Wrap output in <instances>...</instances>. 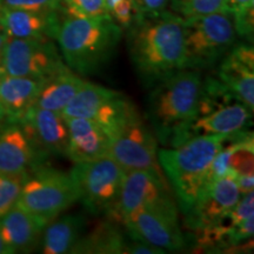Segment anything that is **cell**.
Instances as JSON below:
<instances>
[{
  "instance_id": "74e56055",
  "label": "cell",
  "mask_w": 254,
  "mask_h": 254,
  "mask_svg": "<svg viewBox=\"0 0 254 254\" xmlns=\"http://www.w3.org/2000/svg\"><path fill=\"white\" fill-rule=\"evenodd\" d=\"M5 119H6V116H5L4 111H2L1 107H0V126L2 125V123H4Z\"/></svg>"
},
{
  "instance_id": "ba28073f",
  "label": "cell",
  "mask_w": 254,
  "mask_h": 254,
  "mask_svg": "<svg viewBox=\"0 0 254 254\" xmlns=\"http://www.w3.org/2000/svg\"><path fill=\"white\" fill-rule=\"evenodd\" d=\"M79 200L91 213L110 212L118 198L125 171L110 155L74 163L69 172Z\"/></svg>"
},
{
  "instance_id": "836d02e7",
  "label": "cell",
  "mask_w": 254,
  "mask_h": 254,
  "mask_svg": "<svg viewBox=\"0 0 254 254\" xmlns=\"http://www.w3.org/2000/svg\"><path fill=\"white\" fill-rule=\"evenodd\" d=\"M234 178H236L238 189H239L241 195L253 192L254 174H250V176H238Z\"/></svg>"
},
{
  "instance_id": "7402d4cb",
  "label": "cell",
  "mask_w": 254,
  "mask_h": 254,
  "mask_svg": "<svg viewBox=\"0 0 254 254\" xmlns=\"http://www.w3.org/2000/svg\"><path fill=\"white\" fill-rule=\"evenodd\" d=\"M84 81L80 75L65 65L44 79L33 106L62 113Z\"/></svg>"
},
{
  "instance_id": "8fae6325",
  "label": "cell",
  "mask_w": 254,
  "mask_h": 254,
  "mask_svg": "<svg viewBox=\"0 0 254 254\" xmlns=\"http://www.w3.org/2000/svg\"><path fill=\"white\" fill-rule=\"evenodd\" d=\"M124 225L129 237L144 240L164 252H177L185 247L186 240L178 222L176 204L140 208Z\"/></svg>"
},
{
  "instance_id": "5bb4252c",
  "label": "cell",
  "mask_w": 254,
  "mask_h": 254,
  "mask_svg": "<svg viewBox=\"0 0 254 254\" xmlns=\"http://www.w3.org/2000/svg\"><path fill=\"white\" fill-rule=\"evenodd\" d=\"M19 123L38 153L66 155L68 129L62 113L32 106Z\"/></svg>"
},
{
  "instance_id": "1f68e13d",
  "label": "cell",
  "mask_w": 254,
  "mask_h": 254,
  "mask_svg": "<svg viewBox=\"0 0 254 254\" xmlns=\"http://www.w3.org/2000/svg\"><path fill=\"white\" fill-rule=\"evenodd\" d=\"M111 18L124 30L132 26V24L140 17L133 0H120L109 12Z\"/></svg>"
},
{
  "instance_id": "8d00e7d4",
  "label": "cell",
  "mask_w": 254,
  "mask_h": 254,
  "mask_svg": "<svg viewBox=\"0 0 254 254\" xmlns=\"http://www.w3.org/2000/svg\"><path fill=\"white\" fill-rule=\"evenodd\" d=\"M120 0H105V4H106V9H107V13L112 9L114 6H116Z\"/></svg>"
},
{
  "instance_id": "7a4b0ae2",
  "label": "cell",
  "mask_w": 254,
  "mask_h": 254,
  "mask_svg": "<svg viewBox=\"0 0 254 254\" xmlns=\"http://www.w3.org/2000/svg\"><path fill=\"white\" fill-rule=\"evenodd\" d=\"M123 28L110 14L74 17L62 9L53 39L58 43L65 65L79 75L93 74L116 52Z\"/></svg>"
},
{
  "instance_id": "5b68a950",
  "label": "cell",
  "mask_w": 254,
  "mask_h": 254,
  "mask_svg": "<svg viewBox=\"0 0 254 254\" xmlns=\"http://www.w3.org/2000/svg\"><path fill=\"white\" fill-rule=\"evenodd\" d=\"M237 32L230 11L184 18L185 68L213 66L234 46Z\"/></svg>"
},
{
  "instance_id": "44dd1931",
  "label": "cell",
  "mask_w": 254,
  "mask_h": 254,
  "mask_svg": "<svg viewBox=\"0 0 254 254\" xmlns=\"http://www.w3.org/2000/svg\"><path fill=\"white\" fill-rule=\"evenodd\" d=\"M45 78L2 75L0 80V107L6 119L19 123L33 106Z\"/></svg>"
},
{
  "instance_id": "52a82bcc",
  "label": "cell",
  "mask_w": 254,
  "mask_h": 254,
  "mask_svg": "<svg viewBox=\"0 0 254 254\" xmlns=\"http://www.w3.org/2000/svg\"><path fill=\"white\" fill-rule=\"evenodd\" d=\"M62 114L64 118L92 120L111 139L127 122L134 118L136 111L119 92L85 80Z\"/></svg>"
},
{
  "instance_id": "3957f363",
  "label": "cell",
  "mask_w": 254,
  "mask_h": 254,
  "mask_svg": "<svg viewBox=\"0 0 254 254\" xmlns=\"http://www.w3.org/2000/svg\"><path fill=\"white\" fill-rule=\"evenodd\" d=\"M230 135H194L174 148L158 150L159 165L166 174L184 214L190 213L211 184L212 161Z\"/></svg>"
},
{
  "instance_id": "d4e9b609",
  "label": "cell",
  "mask_w": 254,
  "mask_h": 254,
  "mask_svg": "<svg viewBox=\"0 0 254 254\" xmlns=\"http://www.w3.org/2000/svg\"><path fill=\"white\" fill-rule=\"evenodd\" d=\"M230 174L233 177L254 173V139L252 132H238L232 142Z\"/></svg>"
},
{
  "instance_id": "603a6c76",
  "label": "cell",
  "mask_w": 254,
  "mask_h": 254,
  "mask_svg": "<svg viewBox=\"0 0 254 254\" xmlns=\"http://www.w3.org/2000/svg\"><path fill=\"white\" fill-rule=\"evenodd\" d=\"M85 228V219L78 214H66L52 219L44 228L43 253H71L80 240Z\"/></svg>"
},
{
  "instance_id": "6da1fadb",
  "label": "cell",
  "mask_w": 254,
  "mask_h": 254,
  "mask_svg": "<svg viewBox=\"0 0 254 254\" xmlns=\"http://www.w3.org/2000/svg\"><path fill=\"white\" fill-rule=\"evenodd\" d=\"M128 31L132 63L146 82H159L185 68L184 18L172 11L140 15Z\"/></svg>"
},
{
  "instance_id": "ac0fdd59",
  "label": "cell",
  "mask_w": 254,
  "mask_h": 254,
  "mask_svg": "<svg viewBox=\"0 0 254 254\" xmlns=\"http://www.w3.org/2000/svg\"><path fill=\"white\" fill-rule=\"evenodd\" d=\"M60 12L39 13L0 6V27L9 38L52 39L58 25Z\"/></svg>"
},
{
  "instance_id": "8992f818",
  "label": "cell",
  "mask_w": 254,
  "mask_h": 254,
  "mask_svg": "<svg viewBox=\"0 0 254 254\" xmlns=\"http://www.w3.org/2000/svg\"><path fill=\"white\" fill-rule=\"evenodd\" d=\"M77 201L78 190L71 174L41 167L27 177L15 205L50 222Z\"/></svg>"
},
{
  "instance_id": "d6986e66",
  "label": "cell",
  "mask_w": 254,
  "mask_h": 254,
  "mask_svg": "<svg viewBox=\"0 0 254 254\" xmlns=\"http://www.w3.org/2000/svg\"><path fill=\"white\" fill-rule=\"evenodd\" d=\"M47 224L15 205L0 217V236L11 253L28 252L37 245Z\"/></svg>"
},
{
  "instance_id": "d6a6232c",
  "label": "cell",
  "mask_w": 254,
  "mask_h": 254,
  "mask_svg": "<svg viewBox=\"0 0 254 254\" xmlns=\"http://www.w3.org/2000/svg\"><path fill=\"white\" fill-rule=\"evenodd\" d=\"M138 13L142 17L157 15L166 11L170 0H133Z\"/></svg>"
},
{
  "instance_id": "30bf717a",
  "label": "cell",
  "mask_w": 254,
  "mask_h": 254,
  "mask_svg": "<svg viewBox=\"0 0 254 254\" xmlns=\"http://www.w3.org/2000/svg\"><path fill=\"white\" fill-rule=\"evenodd\" d=\"M107 155L125 172L148 170L160 173L155 136L138 114L110 139Z\"/></svg>"
},
{
  "instance_id": "277c9868",
  "label": "cell",
  "mask_w": 254,
  "mask_h": 254,
  "mask_svg": "<svg viewBox=\"0 0 254 254\" xmlns=\"http://www.w3.org/2000/svg\"><path fill=\"white\" fill-rule=\"evenodd\" d=\"M202 78L199 71L183 68L159 81L150 95V117L159 138L170 136L174 146L189 139V128L198 116Z\"/></svg>"
},
{
  "instance_id": "ffe728a7",
  "label": "cell",
  "mask_w": 254,
  "mask_h": 254,
  "mask_svg": "<svg viewBox=\"0 0 254 254\" xmlns=\"http://www.w3.org/2000/svg\"><path fill=\"white\" fill-rule=\"evenodd\" d=\"M252 112L240 101L222 105L207 114L196 117L189 128V138L192 134H234L247 126L252 118Z\"/></svg>"
},
{
  "instance_id": "d590c367",
  "label": "cell",
  "mask_w": 254,
  "mask_h": 254,
  "mask_svg": "<svg viewBox=\"0 0 254 254\" xmlns=\"http://www.w3.org/2000/svg\"><path fill=\"white\" fill-rule=\"evenodd\" d=\"M0 254H11V251H9L8 247L6 246L1 236H0Z\"/></svg>"
},
{
  "instance_id": "2e32d148",
  "label": "cell",
  "mask_w": 254,
  "mask_h": 254,
  "mask_svg": "<svg viewBox=\"0 0 254 254\" xmlns=\"http://www.w3.org/2000/svg\"><path fill=\"white\" fill-rule=\"evenodd\" d=\"M38 155L20 123L0 126V174H28Z\"/></svg>"
},
{
  "instance_id": "7c38bea8",
  "label": "cell",
  "mask_w": 254,
  "mask_h": 254,
  "mask_svg": "<svg viewBox=\"0 0 254 254\" xmlns=\"http://www.w3.org/2000/svg\"><path fill=\"white\" fill-rule=\"evenodd\" d=\"M166 204H174V201L165 187L161 173L133 170L124 174L118 198L110 213L124 224L138 209Z\"/></svg>"
},
{
  "instance_id": "e575fe53",
  "label": "cell",
  "mask_w": 254,
  "mask_h": 254,
  "mask_svg": "<svg viewBox=\"0 0 254 254\" xmlns=\"http://www.w3.org/2000/svg\"><path fill=\"white\" fill-rule=\"evenodd\" d=\"M7 38H8L7 34H6L5 31L0 27V57H1L2 50H4V46H5L6 41H7Z\"/></svg>"
},
{
  "instance_id": "e0dca14e",
  "label": "cell",
  "mask_w": 254,
  "mask_h": 254,
  "mask_svg": "<svg viewBox=\"0 0 254 254\" xmlns=\"http://www.w3.org/2000/svg\"><path fill=\"white\" fill-rule=\"evenodd\" d=\"M68 129L66 155L73 163H82L107 155L110 136L101 127L85 118H65Z\"/></svg>"
},
{
  "instance_id": "f35d334b",
  "label": "cell",
  "mask_w": 254,
  "mask_h": 254,
  "mask_svg": "<svg viewBox=\"0 0 254 254\" xmlns=\"http://www.w3.org/2000/svg\"><path fill=\"white\" fill-rule=\"evenodd\" d=\"M2 75H4V71H2V68H1V66H0V80H1V78H2Z\"/></svg>"
},
{
  "instance_id": "484cf974",
  "label": "cell",
  "mask_w": 254,
  "mask_h": 254,
  "mask_svg": "<svg viewBox=\"0 0 254 254\" xmlns=\"http://www.w3.org/2000/svg\"><path fill=\"white\" fill-rule=\"evenodd\" d=\"M168 5L173 13L180 15L182 18L230 11L227 0H170Z\"/></svg>"
},
{
  "instance_id": "cb8c5ba5",
  "label": "cell",
  "mask_w": 254,
  "mask_h": 254,
  "mask_svg": "<svg viewBox=\"0 0 254 254\" xmlns=\"http://www.w3.org/2000/svg\"><path fill=\"white\" fill-rule=\"evenodd\" d=\"M128 241L112 226H103L95 230L86 239L75 244L72 253H126Z\"/></svg>"
},
{
  "instance_id": "9a60e30c",
  "label": "cell",
  "mask_w": 254,
  "mask_h": 254,
  "mask_svg": "<svg viewBox=\"0 0 254 254\" xmlns=\"http://www.w3.org/2000/svg\"><path fill=\"white\" fill-rule=\"evenodd\" d=\"M219 81L251 111L254 107V51L250 44L233 46L221 60Z\"/></svg>"
},
{
  "instance_id": "9c48e42d",
  "label": "cell",
  "mask_w": 254,
  "mask_h": 254,
  "mask_svg": "<svg viewBox=\"0 0 254 254\" xmlns=\"http://www.w3.org/2000/svg\"><path fill=\"white\" fill-rule=\"evenodd\" d=\"M0 66L4 74L14 77L46 78L65 66L51 39L7 38Z\"/></svg>"
},
{
  "instance_id": "4316f807",
  "label": "cell",
  "mask_w": 254,
  "mask_h": 254,
  "mask_svg": "<svg viewBox=\"0 0 254 254\" xmlns=\"http://www.w3.org/2000/svg\"><path fill=\"white\" fill-rule=\"evenodd\" d=\"M227 6L233 15L237 34L247 38L253 36L254 0H227Z\"/></svg>"
},
{
  "instance_id": "4dcf8cb0",
  "label": "cell",
  "mask_w": 254,
  "mask_h": 254,
  "mask_svg": "<svg viewBox=\"0 0 254 254\" xmlns=\"http://www.w3.org/2000/svg\"><path fill=\"white\" fill-rule=\"evenodd\" d=\"M254 215V192H250L247 194L241 195L239 201L236 206L228 212L226 217L220 222L227 226H236L246 219Z\"/></svg>"
},
{
  "instance_id": "f1b7e54d",
  "label": "cell",
  "mask_w": 254,
  "mask_h": 254,
  "mask_svg": "<svg viewBox=\"0 0 254 254\" xmlns=\"http://www.w3.org/2000/svg\"><path fill=\"white\" fill-rule=\"evenodd\" d=\"M63 12L74 17H100L106 15L105 0H63Z\"/></svg>"
},
{
  "instance_id": "83f0119b",
  "label": "cell",
  "mask_w": 254,
  "mask_h": 254,
  "mask_svg": "<svg viewBox=\"0 0 254 254\" xmlns=\"http://www.w3.org/2000/svg\"><path fill=\"white\" fill-rule=\"evenodd\" d=\"M28 176L30 174H0V217L17 204Z\"/></svg>"
},
{
  "instance_id": "f546056e",
  "label": "cell",
  "mask_w": 254,
  "mask_h": 254,
  "mask_svg": "<svg viewBox=\"0 0 254 254\" xmlns=\"http://www.w3.org/2000/svg\"><path fill=\"white\" fill-rule=\"evenodd\" d=\"M0 6L39 13H56L62 11L63 0H0Z\"/></svg>"
},
{
  "instance_id": "4fadbf2b",
  "label": "cell",
  "mask_w": 254,
  "mask_h": 254,
  "mask_svg": "<svg viewBox=\"0 0 254 254\" xmlns=\"http://www.w3.org/2000/svg\"><path fill=\"white\" fill-rule=\"evenodd\" d=\"M240 198L241 193L233 176L230 174L213 180L194 207L186 214L187 225L198 231L219 224Z\"/></svg>"
}]
</instances>
